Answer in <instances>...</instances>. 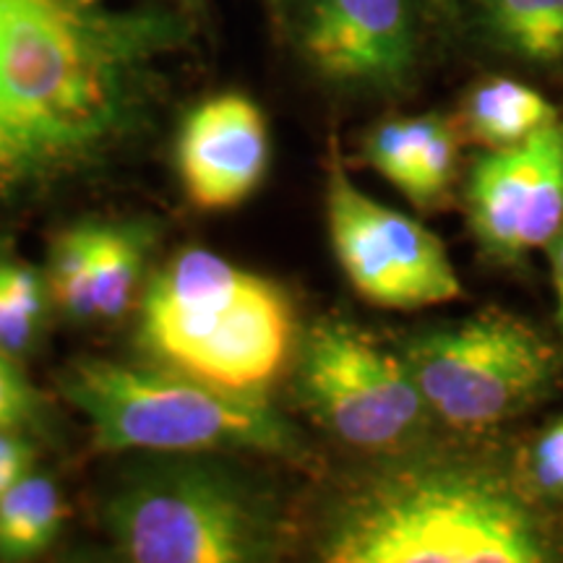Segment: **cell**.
Returning a JSON list of instances; mask_svg holds the SVG:
<instances>
[{"label":"cell","mask_w":563,"mask_h":563,"mask_svg":"<svg viewBox=\"0 0 563 563\" xmlns=\"http://www.w3.org/2000/svg\"><path fill=\"white\" fill-rule=\"evenodd\" d=\"M534 175V136L525 144L488 150L467 183V209L477 241L506 262L525 256L522 228Z\"/></svg>","instance_id":"cell-11"},{"label":"cell","mask_w":563,"mask_h":563,"mask_svg":"<svg viewBox=\"0 0 563 563\" xmlns=\"http://www.w3.org/2000/svg\"><path fill=\"white\" fill-rule=\"evenodd\" d=\"M66 519L63 493L51 477L26 475L0 498V559L26 561L45 553Z\"/></svg>","instance_id":"cell-14"},{"label":"cell","mask_w":563,"mask_h":563,"mask_svg":"<svg viewBox=\"0 0 563 563\" xmlns=\"http://www.w3.org/2000/svg\"><path fill=\"white\" fill-rule=\"evenodd\" d=\"M551 269H553V287H555V313H559V323L563 327V230L553 238L551 245Z\"/></svg>","instance_id":"cell-24"},{"label":"cell","mask_w":563,"mask_h":563,"mask_svg":"<svg viewBox=\"0 0 563 563\" xmlns=\"http://www.w3.org/2000/svg\"><path fill=\"white\" fill-rule=\"evenodd\" d=\"M402 357L428 410L456 431H485L522 412L555 373L551 344L501 311L412 336Z\"/></svg>","instance_id":"cell-6"},{"label":"cell","mask_w":563,"mask_h":563,"mask_svg":"<svg viewBox=\"0 0 563 563\" xmlns=\"http://www.w3.org/2000/svg\"><path fill=\"white\" fill-rule=\"evenodd\" d=\"M563 230V125L534 133V175L527 201L522 251L548 249Z\"/></svg>","instance_id":"cell-16"},{"label":"cell","mask_w":563,"mask_h":563,"mask_svg":"<svg viewBox=\"0 0 563 563\" xmlns=\"http://www.w3.org/2000/svg\"><path fill=\"white\" fill-rule=\"evenodd\" d=\"M435 123H439V115L394 118V121L382 123L365 141V159L394 188L405 191L415 159L433 133Z\"/></svg>","instance_id":"cell-18"},{"label":"cell","mask_w":563,"mask_h":563,"mask_svg":"<svg viewBox=\"0 0 563 563\" xmlns=\"http://www.w3.org/2000/svg\"><path fill=\"white\" fill-rule=\"evenodd\" d=\"M40 329L42 327L26 319V316H21L0 292V350L9 352L19 361L21 355H26L34 347Z\"/></svg>","instance_id":"cell-23"},{"label":"cell","mask_w":563,"mask_h":563,"mask_svg":"<svg viewBox=\"0 0 563 563\" xmlns=\"http://www.w3.org/2000/svg\"><path fill=\"white\" fill-rule=\"evenodd\" d=\"M327 222L344 277L371 306L415 311L462 295L441 238L361 191L336 150L327 165Z\"/></svg>","instance_id":"cell-8"},{"label":"cell","mask_w":563,"mask_h":563,"mask_svg":"<svg viewBox=\"0 0 563 563\" xmlns=\"http://www.w3.org/2000/svg\"><path fill=\"white\" fill-rule=\"evenodd\" d=\"M188 32L165 0H0V209L100 173L144 136Z\"/></svg>","instance_id":"cell-1"},{"label":"cell","mask_w":563,"mask_h":563,"mask_svg":"<svg viewBox=\"0 0 563 563\" xmlns=\"http://www.w3.org/2000/svg\"><path fill=\"white\" fill-rule=\"evenodd\" d=\"M300 60L336 89L394 91L418 63L415 0H277Z\"/></svg>","instance_id":"cell-9"},{"label":"cell","mask_w":563,"mask_h":563,"mask_svg":"<svg viewBox=\"0 0 563 563\" xmlns=\"http://www.w3.org/2000/svg\"><path fill=\"white\" fill-rule=\"evenodd\" d=\"M454 159H456V139L454 131L449 129L446 121L435 123L431 136L415 159L410 183H407L405 196L415 207H435L454 178Z\"/></svg>","instance_id":"cell-19"},{"label":"cell","mask_w":563,"mask_h":563,"mask_svg":"<svg viewBox=\"0 0 563 563\" xmlns=\"http://www.w3.org/2000/svg\"><path fill=\"white\" fill-rule=\"evenodd\" d=\"M34 467V443L26 433L0 431V498L19 485Z\"/></svg>","instance_id":"cell-22"},{"label":"cell","mask_w":563,"mask_h":563,"mask_svg":"<svg viewBox=\"0 0 563 563\" xmlns=\"http://www.w3.org/2000/svg\"><path fill=\"white\" fill-rule=\"evenodd\" d=\"M146 235L129 224L91 222L97 319L115 321L129 311L144 269Z\"/></svg>","instance_id":"cell-15"},{"label":"cell","mask_w":563,"mask_h":563,"mask_svg":"<svg viewBox=\"0 0 563 563\" xmlns=\"http://www.w3.org/2000/svg\"><path fill=\"white\" fill-rule=\"evenodd\" d=\"M295 329V308L277 282L188 249L146 287L136 342L165 368L262 394L290 361Z\"/></svg>","instance_id":"cell-3"},{"label":"cell","mask_w":563,"mask_h":563,"mask_svg":"<svg viewBox=\"0 0 563 563\" xmlns=\"http://www.w3.org/2000/svg\"><path fill=\"white\" fill-rule=\"evenodd\" d=\"M483 32L522 60L563 58V0H473Z\"/></svg>","instance_id":"cell-13"},{"label":"cell","mask_w":563,"mask_h":563,"mask_svg":"<svg viewBox=\"0 0 563 563\" xmlns=\"http://www.w3.org/2000/svg\"><path fill=\"white\" fill-rule=\"evenodd\" d=\"M47 415V399L24 376L16 357L0 350V431L37 433Z\"/></svg>","instance_id":"cell-20"},{"label":"cell","mask_w":563,"mask_h":563,"mask_svg":"<svg viewBox=\"0 0 563 563\" xmlns=\"http://www.w3.org/2000/svg\"><path fill=\"white\" fill-rule=\"evenodd\" d=\"M175 159L183 191L203 211L243 203L269 167V129L262 108L238 91L207 97L183 118Z\"/></svg>","instance_id":"cell-10"},{"label":"cell","mask_w":563,"mask_h":563,"mask_svg":"<svg viewBox=\"0 0 563 563\" xmlns=\"http://www.w3.org/2000/svg\"><path fill=\"white\" fill-rule=\"evenodd\" d=\"M47 287L60 311L74 321H95V266H91V222H79L55 238L47 264Z\"/></svg>","instance_id":"cell-17"},{"label":"cell","mask_w":563,"mask_h":563,"mask_svg":"<svg viewBox=\"0 0 563 563\" xmlns=\"http://www.w3.org/2000/svg\"><path fill=\"white\" fill-rule=\"evenodd\" d=\"M60 391L87 418L100 452L302 454L300 435L264 394L222 389L165 365L81 357L60 376Z\"/></svg>","instance_id":"cell-4"},{"label":"cell","mask_w":563,"mask_h":563,"mask_svg":"<svg viewBox=\"0 0 563 563\" xmlns=\"http://www.w3.org/2000/svg\"><path fill=\"white\" fill-rule=\"evenodd\" d=\"M464 121L470 136L481 141L485 150H506L553 125L559 110L522 81L490 79L470 95Z\"/></svg>","instance_id":"cell-12"},{"label":"cell","mask_w":563,"mask_h":563,"mask_svg":"<svg viewBox=\"0 0 563 563\" xmlns=\"http://www.w3.org/2000/svg\"><path fill=\"white\" fill-rule=\"evenodd\" d=\"M530 473L540 493L563 498V418L545 428L532 446Z\"/></svg>","instance_id":"cell-21"},{"label":"cell","mask_w":563,"mask_h":563,"mask_svg":"<svg viewBox=\"0 0 563 563\" xmlns=\"http://www.w3.org/2000/svg\"><path fill=\"white\" fill-rule=\"evenodd\" d=\"M329 563H543L545 527L501 475L410 462L357 485L321 538Z\"/></svg>","instance_id":"cell-2"},{"label":"cell","mask_w":563,"mask_h":563,"mask_svg":"<svg viewBox=\"0 0 563 563\" xmlns=\"http://www.w3.org/2000/svg\"><path fill=\"white\" fill-rule=\"evenodd\" d=\"M115 551L133 563L269 561L277 511L220 462L165 460L125 477L102 511Z\"/></svg>","instance_id":"cell-5"},{"label":"cell","mask_w":563,"mask_h":563,"mask_svg":"<svg viewBox=\"0 0 563 563\" xmlns=\"http://www.w3.org/2000/svg\"><path fill=\"white\" fill-rule=\"evenodd\" d=\"M298 391L323 428L363 452H397L431 415L405 357L340 319L313 323L302 336Z\"/></svg>","instance_id":"cell-7"}]
</instances>
